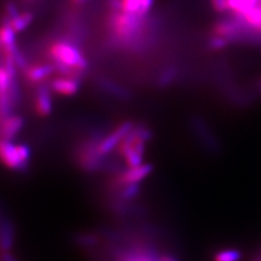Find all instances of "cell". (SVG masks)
<instances>
[{
  "mask_svg": "<svg viewBox=\"0 0 261 261\" xmlns=\"http://www.w3.org/2000/svg\"><path fill=\"white\" fill-rule=\"evenodd\" d=\"M49 55L57 71L64 76L77 77L79 72L88 67V62L80 49L68 42H57L49 48Z\"/></svg>",
  "mask_w": 261,
  "mask_h": 261,
  "instance_id": "cell-1",
  "label": "cell"
},
{
  "mask_svg": "<svg viewBox=\"0 0 261 261\" xmlns=\"http://www.w3.org/2000/svg\"><path fill=\"white\" fill-rule=\"evenodd\" d=\"M150 130L145 126H134L118 146V152L123 158L126 168L143 165L146 143L150 140Z\"/></svg>",
  "mask_w": 261,
  "mask_h": 261,
  "instance_id": "cell-2",
  "label": "cell"
},
{
  "mask_svg": "<svg viewBox=\"0 0 261 261\" xmlns=\"http://www.w3.org/2000/svg\"><path fill=\"white\" fill-rule=\"evenodd\" d=\"M145 18L146 15L113 11L109 19V27L114 39L120 44H130L134 42L142 33Z\"/></svg>",
  "mask_w": 261,
  "mask_h": 261,
  "instance_id": "cell-3",
  "label": "cell"
},
{
  "mask_svg": "<svg viewBox=\"0 0 261 261\" xmlns=\"http://www.w3.org/2000/svg\"><path fill=\"white\" fill-rule=\"evenodd\" d=\"M151 171L152 166L146 165V163H143V165L137 167L126 168L125 170H122L113 175L111 179L112 189L117 190L122 186L129 184H140L143 179H145L151 173Z\"/></svg>",
  "mask_w": 261,
  "mask_h": 261,
  "instance_id": "cell-4",
  "label": "cell"
},
{
  "mask_svg": "<svg viewBox=\"0 0 261 261\" xmlns=\"http://www.w3.org/2000/svg\"><path fill=\"white\" fill-rule=\"evenodd\" d=\"M134 128L132 122L126 121L118 125L111 133L106 135L103 138H100L99 143L97 145V151L101 157H106L113 149H117L120 143L124 140L127 134Z\"/></svg>",
  "mask_w": 261,
  "mask_h": 261,
  "instance_id": "cell-5",
  "label": "cell"
},
{
  "mask_svg": "<svg viewBox=\"0 0 261 261\" xmlns=\"http://www.w3.org/2000/svg\"><path fill=\"white\" fill-rule=\"evenodd\" d=\"M12 79L5 67H0V123L12 116L14 103L11 97Z\"/></svg>",
  "mask_w": 261,
  "mask_h": 261,
  "instance_id": "cell-6",
  "label": "cell"
},
{
  "mask_svg": "<svg viewBox=\"0 0 261 261\" xmlns=\"http://www.w3.org/2000/svg\"><path fill=\"white\" fill-rule=\"evenodd\" d=\"M0 162L13 171H23L28 167L20 157L18 145L6 140H0Z\"/></svg>",
  "mask_w": 261,
  "mask_h": 261,
  "instance_id": "cell-7",
  "label": "cell"
},
{
  "mask_svg": "<svg viewBox=\"0 0 261 261\" xmlns=\"http://www.w3.org/2000/svg\"><path fill=\"white\" fill-rule=\"evenodd\" d=\"M15 33L16 32L8 21H5L0 27V49H3L5 56H9L11 58L20 53L16 46Z\"/></svg>",
  "mask_w": 261,
  "mask_h": 261,
  "instance_id": "cell-8",
  "label": "cell"
},
{
  "mask_svg": "<svg viewBox=\"0 0 261 261\" xmlns=\"http://www.w3.org/2000/svg\"><path fill=\"white\" fill-rule=\"evenodd\" d=\"M24 126V120L19 116H10L0 123V140L12 141Z\"/></svg>",
  "mask_w": 261,
  "mask_h": 261,
  "instance_id": "cell-9",
  "label": "cell"
},
{
  "mask_svg": "<svg viewBox=\"0 0 261 261\" xmlns=\"http://www.w3.org/2000/svg\"><path fill=\"white\" fill-rule=\"evenodd\" d=\"M51 89L57 94L64 96L75 95L80 89L79 79L64 75L58 79H55L51 82Z\"/></svg>",
  "mask_w": 261,
  "mask_h": 261,
  "instance_id": "cell-10",
  "label": "cell"
},
{
  "mask_svg": "<svg viewBox=\"0 0 261 261\" xmlns=\"http://www.w3.org/2000/svg\"><path fill=\"white\" fill-rule=\"evenodd\" d=\"M35 109L40 117H47L53 111L51 94L48 87L40 86L36 93Z\"/></svg>",
  "mask_w": 261,
  "mask_h": 261,
  "instance_id": "cell-11",
  "label": "cell"
},
{
  "mask_svg": "<svg viewBox=\"0 0 261 261\" xmlns=\"http://www.w3.org/2000/svg\"><path fill=\"white\" fill-rule=\"evenodd\" d=\"M56 70L54 64H38L25 69L27 79L32 83H40L50 76Z\"/></svg>",
  "mask_w": 261,
  "mask_h": 261,
  "instance_id": "cell-12",
  "label": "cell"
},
{
  "mask_svg": "<svg viewBox=\"0 0 261 261\" xmlns=\"http://www.w3.org/2000/svg\"><path fill=\"white\" fill-rule=\"evenodd\" d=\"M260 2L261 0H227L228 11L232 12L234 18H240Z\"/></svg>",
  "mask_w": 261,
  "mask_h": 261,
  "instance_id": "cell-13",
  "label": "cell"
},
{
  "mask_svg": "<svg viewBox=\"0 0 261 261\" xmlns=\"http://www.w3.org/2000/svg\"><path fill=\"white\" fill-rule=\"evenodd\" d=\"M33 19H34V16H33L31 12H24V13H19L15 18H13L11 21H8V22L11 24L12 29L18 33L25 30L32 23Z\"/></svg>",
  "mask_w": 261,
  "mask_h": 261,
  "instance_id": "cell-14",
  "label": "cell"
},
{
  "mask_svg": "<svg viewBox=\"0 0 261 261\" xmlns=\"http://www.w3.org/2000/svg\"><path fill=\"white\" fill-rule=\"evenodd\" d=\"M13 245V231L9 224H5L0 231V248L2 251H9Z\"/></svg>",
  "mask_w": 261,
  "mask_h": 261,
  "instance_id": "cell-15",
  "label": "cell"
},
{
  "mask_svg": "<svg viewBox=\"0 0 261 261\" xmlns=\"http://www.w3.org/2000/svg\"><path fill=\"white\" fill-rule=\"evenodd\" d=\"M120 11L141 14V0H122Z\"/></svg>",
  "mask_w": 261,
  "mask_h": 261,
  "instance_id": "cell-16",
  "label": "cell"
},
{
  "mask_svg": "<svg viewBox=\"0 0 261 261\" xmlns=\"http://www.w3.org/2000/svg\"><path fill=\"white\" fill-rule=\"evenodd\" d=\"M240 258V252L235 249H224L217 252L215 261H239Z\"/></svg>",
  "mask_w": 261,
  "mask_h": 261,
  "instance_id": "cell-17",
  "label": "cell"
},
{
  "mask_svg": "<svg viewBox=\"0 0 261 261\" xmlns=\"http://www.w3.org/2000/svg\"><path fill=\"white\" fill-rule=\"evenodd\" d=\"M228 44H230V42H228L227 39L215 35H211L208 43L211 50H222V49H224Z\"/></svg>",
  "mask_w": 261,
  "mask_h": 261,
  "instance_id": "cell-18",
  "label": "cell"
},
{
  "mask_svg": "<svg viewBox=\"0 0 261 261\" xmlns=\"http://www.w3.org/2000/svg\"><path fill=\"white\" fill-rule=\"evenodd\" d=\"M210 3L217 13H225L228 11L227 0H210Z\"/></svg>",
  "mask_w": 261,
  "mask_h": 261,
  "instance_id": "cell-19",
  "label": "cell"
},
{
  "mask_svg": "<svg viewBox=\"0 0 261 261\" xmlns=\"http://www.w3.org/2000/svg\"><path fill=\"white\" fill-rule=\"evenodd\" d=\"M20 12L18 11V8L15 7V5L12 3H9L7 5V8H6V18H7L6 21H11Z\"/></svg>",
  "mask_w": 261,
  "mask_h": 261,
  "instance_id": "cell-20",
  "label": "cell"
},
{
  "mask_svg": "<svg viewBox=\"0 0 261 261\" xmlns=\"http://www.w3.org/2000/svg\"><path fill=\"white\" fill-rule=\"evenodd\" d=\"M153 5V0H141V14L147 15Z\"/></svg>",
  "mask_w": 261,
  "mask_h": 261,
  "instance_id": "cell-21",
  "label": "cell"
},
{
  "mask_svg": "<svg viewBox=\"0 0 261 261\" xmlns=\"http://www.w3.org/2000/svg\"><path fill=\"white\" fill-rule=\"evenodd\" d=\"M174 77V71L171 70V71H167V74L162 75L161 76V82L162 84H168L171 82V80H172Z\"/></svg>",
  "mask_w": 261,
  "mask_h": 261,
  "instance_id": "cell-22",
  "label": "cell"
},
{
  "mask_svg": "<svg viewBox=\"0 0 261 261\" xmlns=\"http://www.w3.org/2000/svg\"><path fill=\"white\" fill-rule=\"evenodd\" d=\"M2 261H16V259L10 254L9 251H3Z\"/></svg>",
  "mask_w": 261,
  "mask_h": 261,
  "instance_id": "cell-23",
  "label": "cell"
},
{
  "mask_svg": "<svg viewBox=\"0 0 261 261\" xmlns=\"http://www.w3.org/2000/svg\"><path fill=\"white\" fill-rule=\"evenodd\" d=\"M72 2L74 3L75 5H81V4H83V3L85 2V0H72Z\"/></svg>",
  "mask_w": 261,
  "mask_h": 261,
  "instance_id": "cell-24",
  "label": "cell"
},
{
  "mask_svg": "<svg viewBox=\"0 0 261 261\" xmlns=\"http://www.w3.org/2000/svg\"><path fill=\"white\" fill-rule=\"evenodd\" d=\"M257 88H258V92H259V94H261V79H260V81L258 82V85H257Z\"/></svg>",
  "mask_w": 261,
  "mask_h": 261,
  "instance_id": "cell-25",
  "label": "cell"
},
{
  "mask_svg": "<svg viewBox=\"0 0 261 261\" xmlns=\"http://www.w3.org/2000/svg\"><path fill=\"white\" fill-rule=\"evenodd\" d=\"M255 261H261V255H260L258 258H256V259H255Z\"/></svg>",
  "mask_w": 261,
  "mask_h": 261,
  "instance_id": "cell-26",
  "label": "cell"
}]
</instances>
